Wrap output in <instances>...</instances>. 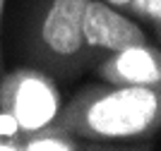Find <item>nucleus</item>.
Instances as JSON below:
<instances>
[{"instance_id": "1", "label": "nucleus", "mask_w": 161, "mask_h": 151, "mask_svg": "<svg viewBox=\"0 0 161 151\" xmlns=\"http://www.w3.org/2000/svg\"><path fill=\"white\" fill-rule=\"evenodd\" d=\"M53 125L87 142H132L161 130V84H89L63 103Z\"/></svg>"}, {"instance_id": "2", "label": "nucleus", "mask_w": 161, "mask_h": 151, "mask_svg": "<svg viewBox=\"0 0 161 151\" xmlns=\"http://www.w3.org/2000/svg\"><path fill=\"white\" fill-rule=\"evenodd\" d=\"M87 0H48L29 34V53L48 74L72 77L87 65L82 12Z\"/></svg>"}, {"instance_id": "3", "label": "nucleus", "mask_w": 161, "mask_h": 151, "mask_svg": "<svg viewBox=\"0 0 161 151\" xmlns=\"http://www.w3.org/2000/svg\"><path fill=\"white\" fill-rule=\"evenodd\" d=\"M60 108V89L39 67H17L0 77V113L12 118L22 134L51 125Z\"/></svg>"}, {"instance_id": "4", "label": "nucleus", "mask_w": 161, "mask_h": 151, "mask_svg": "<svg viewBox=\"0 0 161 151\" xmlns=\"http://www.w3.org/2000/svg\"><path fill=\"white\" fill-rule=\"evenodd\" d=\"M82 36L89 67H94L106 55L125 46L147 41L144 31L135 24V19L125 17L120 10H115L103 0H87V7L82 12Z\"/></svg>"}, {"instance_id": "5", "label": "nucleus", "mask_w": 161, "mask_h": 151, "mask_svg": "<svg viewBox=\"0 0 161 151\" xmlns=\"http://www.w3.org/2000/svg\"><path fill=\"white\" fill-rule=\"evenodd\" d=\"M94 67L108 84H161V51L147 41L111 53Z\"/></svg>"}, {"instance_id": "6", "label": "nucleus", "mask_w": 161, "mask_h": 151, "mask_svg": "<svg viewBox=\"0 0 161 151\" xmlns=\"http://www.w3.org/2000/svg\"><path fill=\"white\" fill-rule=\"evenodd\" d=\"M80 149H92V142L75 137L53 122L22 134V151H80Z\"/></svg>"}, {"instance_id": "7", "label": "nucleus", "mask_w": 161, "mask_h": 151, "mask_svg": "<svg viewBox=\"0 0 161 151\" xmlns=\"http://www.w3.org/2000/svg\"><path fill=\"white\" fill-rule=\"evenodd\" d=\"M130 14L140 17V19H147L156 26L161 24V0H135Z\"/></svg>"}, {"instance_id": "8", "label": "nucleus", "mask_w": 161, "mask_h": 151, "mask_svg": "<svg viewBox=\"0 0 161 151\" xmlns=\"http://www.w3.org/2000/svg\"><path fill=\"white\" fill-rule=\"evenodd\" d=\"M0 151H22V134L0 132Z\"/></svg>"}, {"instance_id": "9", "label": "nucleus", "mask_w": 161, "mask_h": 151, "mask_svg": "<svg viewBox=\"0 0 161 151\" xmlns=\"http://www.w3.org/2000/svg\"><path fill=\"white\" fill-rule=\"evenodd\" d=\"M103 3L113 5L115 10H120V12H132V5H135V0H103Z\"/></svg>"}, {"instance_id": "10", "label": "nucleus", "mask_w": 161, "mask_h": 151, "mask_svg": "<svg viewBox=\"0 0 161 151\" xmlns=\"http://www.w3.org/2000/svg\"><path fill=\"white\" fill-rule=\"evenodd\" d=\"M3 12H5V0H0V29H3Z\"/></svg>"}, {"instance_id": "11", "label": "nucleus", "mask_w": 161, "mask_h": 151, "mask_svg": "<svg viewBox=\"0 0 161 151\" xmlns=\"http://www.w3.org/2000/svg\"><path fill=\"white\" fill-rule=\"evenodd\" d=\"M156 31H159V39H161V24H156Z\"/></svg>"}]
</instances>
